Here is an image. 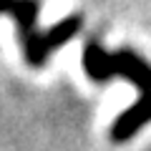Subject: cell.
I'll return each instance as SVG.
<instances>
[{"label":"cell","instance_id":"cell-1","mask_svg":"<svg viewBox=\"0 0 151 151\" xmlns=\"http://www.w3.org/2000/svg\"><path fill=\"white\" fill-rule=\"evenodd\" d=\"M83 70L96 83L111 81V78H126L139 88V101L131 108H126L111 126L113 141L121 144L134 139L141 126L151 121V65L129 48L111 53L98 40H88L83 48Z\"/></svg>","mask_w":151,"mask_h":151},{"label":"cell","instance_id":"cell-2","mask_svg":"<svg viewBox=\"0 0 151 151\" xmlns=\"http://www.w3.org/2000/svg\"><path fill=\"white\" fill-rule=\"evenodd\" d=\"M38 13H40L38 0H0V15L15 18L23 58L33 68L45 65L50 55L60 45H65L70 38L78 35V30L83 25L81 15H70V18H63L60 23H55L48 30H40L38 28Z\"/></svg>","mask_w":151,"mask_h":151}]
</instances>
